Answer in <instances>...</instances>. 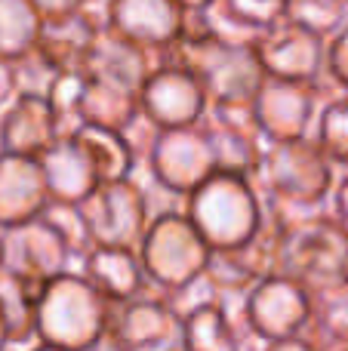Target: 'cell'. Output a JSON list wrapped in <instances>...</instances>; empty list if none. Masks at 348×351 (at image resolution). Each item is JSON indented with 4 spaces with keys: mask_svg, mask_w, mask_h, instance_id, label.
<instances>
[{
    "mask_svg": "<svg viewBox=\"0 0 348 351\" xmlns=\"http://www.w3.org/2000/svg\"><path fill=\"white\" fill-rule=\"evenodd\" d=\"M339 170L314 136L287 142H269L253 185L262 194L265 210H271L281 222L306 216L330 206V194L336 188Z\"/></svg>",
    "mask_w": 348,
    "mask_h": 351,
    "instance_id": "6da1fadb",
    "label": "cell"
},
{
    "mask_svg": "<svg viewBox=\"0 0 348 351\" xmlns=\"http://www.w3.org/2000/svg\"><path fill=\"white\" fill-rule=\"evenodd\" d=\"M145 167L160 191L182 200L191 191H197L210 176L219 173V160H216L213 142L203 130V121L195 127L160 130Z\"/></svg>",
    "mask_w": 348,
    "mask_h": 351,
    "instance_id": "ba28073f",
    "label": "cell"
},
{
    "mask_svg": "<svg viewBox=\"0 0 348 351\" xmlns=\"http://www.w3.org/2000/svg\"><path fill=\"white\" fill-rule=\"evenodd\" d=\"M287 22L330 40L348 25V0H287Z\"/></svg>",
    "mask_w": 348,
    "mask_h": 351,
    "instance_id": "4dcf8cb0",
    "label": "cell"
},
{
    "mask_svg": "<svg viewBox=\"0 0 348 351\" xmlns=\"http://www.w3.org/2000/svg\"><path fill=\"white\" fill-rule=\"evenodd\" d=\"M43 287L12 274L0 265V311L6 317L12 348L37 346V302H40Z\"/></svg>",
    "mask_w": 348,
    "mask_h": 351,
    "instance_id": "d4e9b609",
    "label": "cell"
},
{
    "mask_svg": "<svg viewBox=\"0 0 348 351\" xmlns=\"http://www.w3.org/2000/svg\"><path fill=\"white\" fill-rule=\"evenodd\" d=\"M333 93H348V25L327 40V74Z\"/></svg>",
    "mask_w": 348,
    "mask_h": 351,
    "instance_id": "d590c367",
    "label": "cell"
},
{
    "mask_svg": "<svg viewBox=\"0 0 348 351\" xmlns=\"http://www.w3.org/2000/svg\"><path fill=\"white\" fill-rule=\"evenodd\" d=\"M225 3L259 31H269L287 19V0H225Z\"/></svg>",
    "mask_w": 348,
    "mask_h": 351,
    "instance_id": "e575fe53",
    "label": "cell"
},
{
    "mask_svg": "<svg viewBox=\"0 0 348 351\" xmlns=\"http://www.w3.org/2000/svg\"><path fill=\"white\" fill-rule=\"evenodd\" d=\"M158 65V56L151 49L139 47V43L127 40L121 37L117 31H111L105 25L102 37H99L96 49H92V59H90V77L105 80V84H114L123 86V90H133L139 93L145 86L148 74L154 71Z\"/></svg>",
    "mask_w": 348,
    "mask_h": 351,
    "instance_id": "603a6c76",
    "label": "cell"
},
{
    "mask_svg": "<svg viewBox=\"0 0 348 351\" xmlns=\"http://www.w3.org/2000/svg\"><path fill=\"white\" fill-rule=\"evenodd\" d=\"M59 139H62L59 121H55V111L47 96L18 93L0 111V152L40 158Z\"/></svg>",
    "mask_w": 348,
    "mask_h": 351,
    "instance_id": "ffe728a7",
    "label": "cell"
},
{
    "mask_svg": "<svg viewBox=\"0 0 348 351\" xmlns=\"http://www.w3.org/2000/svg\"><path fill=\"white\" fill-rule=\"evenodd\" d=\"M84 351H127V348H121L114 339H111V336H102L96 346H90V348H84Z\"/></svg>",
    "mask_w": 348,
    "mask_h": 351,
    "instance_id": "60d3db41",
    "label": "cell"
},
{
    "mask_svg": "<svg viewBox=\"0 0 348 351\" xmlns=\"http://www.w3.org/2000/svg\"><path fill=\"white\" fill-rule=\"evenodd\" d=\"M330 213L336 216V222L348 231V173L339 170V179H336V188L330 194Z\"/></svg>",
    "mask_w": 348,
    "mask_h": 351,
    "instance_id": "74e56055",
    "label": "cell"
},
{
    "mask_svg": "<svg viewBox=\"0 0 348 351\" xmlns=\"http://www.w3.org/2000/svg\"><path fill=\"white\" fill-rule=\"evenodd\" d=\"M18 96V80H16V65L12 59L0 56V111Z\"/></svg>",
    "mask_w": 348,
    "mask_h": 351,
    "instance_id": "f35d334b",
    "label": "cell"
},
{
    "mask_svg": "<svg viewBox=\"0 0 348 351\" xmlns=\"http://www.w3.org/2000/svg\"><path fill=\"white\" fill-rule=\"evenodd\" d=\"M277 274L299 280L308 293L348 284V231L330 206L284 225Z\"/></svg>",
    "mask_w": 348,
    "mask_h": 351,
    "instance_id": "3957f363",
    "label": "cell"
},
{
    "mask_svg": "<svg viewBox=\"0 0 348 351\" xmlns=\"http://www.w3.org/2000/svg\"><path fill=\"white\" fill-rule=\"evenodd\" d=\"M166 351H185V348H182V342H179V346H173V348H166Z\"/></svg>",
    "mask_w": 348,
    "mask_h": 351,
    "instance_id": "bcb514c9",
    "label": "cell"
},
{
    "mask_svg": "<svg viewBox=\"0 0 348 351\" xmlns=\"http://www.w3.org/2000/svg\"><path fill=\"white\" fill-rule=\"evenodd\" d=\"M188 10L176 0H105V25L164 59L179 43Z\"/></svg>",
    "mask_w": 348,
    "mask_h": 351,
    "instance_id": "9a60e30c",
    "label": "cell"
},
{
    "mask_svg": "<svg viewBox=\"0 0 348 351\" xmlns=\"http://www.w3.org/2000/svg\"><path fill=\"white\" fill-rule=\"evenodd\" d=\"M111 302L74 268L49 280L37 302V342L84 351L108 333Z\"/></svg>",
    "mask_w": 348,
    "mask_h": 351,
    "instance_id": "277c9868",
    "label": "cell"
},
{
    "mask_svg": "<svg viewBox=\"0 0 348 351\" xmlns=\"http://www.w3.org/2000/svg\"><path fill=\"white\" fill-rule=\"evenodd\" d=\"M0 265H3V228H0Z\"/></svg>",
    "mask_w": 348,
    "mask_h": 351,
    "instance_id": "f6af8a7d",
    "label": "cell"
},
{
    "mask_svg": "<svg viewBox=\"0 0 348 351\" xmlns=\"http://www.w3.org/2000/svg\"><path fill=\"white\" fill-rule=\"evenodd\" d=\"M203 130L213 142L222 173L250 176V179L256 176L269 139L259 127L253 105H210Z\"/></svg>",
    "mask_w": 348,
    "mask_h": 351,
    "instance_id": "2e32d148",
    "label": "cell"
},
{
    "mask_svg": "<svg viewBox=\"0 0 348 351\" xmlns=\"http://www.w3.org/2000/svg\"><path fill=\"white\" fill-rule=\"evenodd\" d=\"M281 237H284V222L275 213L265 210L262 225L247 243H240L234 250H213L203 274L219 290V302L222 299H244L256 284L277 274Z\"/></svg>",
    "mask_w": 348,
    "mask_h": 351,
    "instance_id": "9c48e42d",
    "label": "cell"
},
{
    "mask_svg": "<svg viewBox=\"0 0 348 351\" xmlns=\"http://www.w3.org/2000/svg\"><path fill=\"white\" fill-rule=\"evenodd\" d=\"M3 268L37 287H47L59 274L74 271L77 259L59 231L40 216L3 231Z\"/></svg>",
    "mask_w": 348,
    "mask_h": 351,
    "instance_id": "5bb4252c",
    "label": "cell"
},
{
    "mask_svg": "<svg viewBox=\"0 0 348 351\" xmlns=\"http://www.w3.org/2000/svg\"><path fill=\"white\" fill-rule=\"evenodd\" d=\"M164 59L188 65L201 77L210 105H253L259 86L269 77L256 47H238L213 37L195 12H188L182 37Z\"/></svg>",
    "mask_w": 348,
    "mask_h": 351,
    "instance_id": "7a4b0ae2",
    "label": "cell"
},
{
    "mask_svg": "<svg viewBox=\"0 0 348 351\" xmlns=\"http://www.w3.org/2000/svg\"><path fill=\"white\" fill-rule=\"evenodd\" d=\"M265 74L277 80L321 84L327 74V40L293 22H277L256 47Z\"/></svg>",
    "mask_w": 348,
    "mask_h": 351,
    "instance_id": "e0dca14e",
    "label": "cell"
},
{
    "mask_svg": "<svg viewBox=\"0 0 348 351\" xmlns=\"http://www.w3.org/2000/svg\"><path fill=\"white\" fill-rule=\"evenodd\" d=\"M185 351H244L240 333L222 302H210L182 317Z\"/></svg>",
    "mask_w": 348,
    "mask_h": 351,
    "instance_id": "4316f807",
    "label": "cell"
},
{
    "mask_svg": "<svg viewBox=\"0 0 348 351\" xmlns=\"http://www.w3.org/2000/svg\"><path fill=\"white\" fill-rule=\"evenodd\" d=\"M111 339L127 351H166L182 342V317L166 293L145 290L129 302H114L108 315Z\"/></svg>",
    "mask_w": 348,
    "mask_h": 351,
    "instance_id": "7c38bea8",
    "label": "cell"
},
{
    "mask_svg": "<svg viewBox=\"0 0 348 351\" xmlns=\"http://www.w3.org/2000/svg\"><path fill=\"white\" fill-rule=\"evenodd\" d=\"M312 136L336 164V170L348 173V93H333L330 99H324Z\"/></svg>",
    "mask_w": 348,
    "mask_h": 351,
    "instance_id": "f546056e",
    "label": "cell"
},
{
    "mask_svg": "<svg viewBox=\"0 0 348 351\" xmlns=\"http://www.w3.org/2000/svg\"><path fill=\"white\" fill-rule=\"evenodd\" d=\"M77 271L108 299L114 302H129V299L142 296L151 290V280L145 274L139 253L123 247H92L77 265Z\"/></svg>",
    "mask_w": 348,
    "mask_h": 351,
    "instance_id": "44dd1931",
    "label": "cell"
},
{
    "mask_svg": "<svg viewBox=\"0 0 348 351\" xmlns=\"http://www.w3.org/2000/svg\"><path fill=\"white\" fill-rule=\"evenodd\" d=\"M12 65H16L18 93H31V96H47L49 86H53V80L59 77V71H55L37 49L25 53L22 59H16Z\"/></svg>",
    "mask_w": 348,
    "mask_h": 351,
    "instance_id": "836d02e7",
    "label": "cell"
},
{
    "mask_svg": "<svg viewBox=\"0 0 348 351\" xmlns=\"http://www.w3.org/2000/svg\"><path fill=\"white\" fill-rule=\"evenodd\" d=\"M84 93H86V74H59V77L53 80V86H49L47 99L55 111L62 139L77 136L80 130H84V114H80Z\"/></svg>",
    "mask_w": 348,
    "mask_h": 351,
    "instance_id": "1f68e13d",
    "label": "cell"
},
{
    "mask_svg": "<svg viewBox=\"0 0 348 351\" xmlns=\"http://www.w3.org/2000/svg\"><path fill=\"white\" fill-rule=\"evenodd\" d=\"M139 105L142 114L158 130H179L195 127L207 117L210 96L201 77L188 65L173 59H158L145 86L139 90Z\"/></svg>",
    "mask_w": 348,
    "mask_h": 351,
    "instance_id": "30bf717a",
    "label": "cell"
},
{
    "mask_svg": "<svg viewBox=\"0 0 348 351\" xmlns=\"http://www.w3.org/2000/svg\"><path fill=\"white\" fill-rule=\"evenodd\" d=\"M49 185L40 158L0 152V228H16L40 219L49 206Z\"/></svg>",
    "mask_w": 348,
    "mask_h": 351,
    "instance_id": "d6986e66",
    "label": "cell"
},
{
    "mask_svg": "<svg viewBox=\"0 0 348 351\" xmlns=\"http://www.w3.org/2000/svg\"><path fill=\"white\" fill-rule=\"evenodd\" d=\"M265 351H318L306 336H293V339H281V342H269Z\"/></svg>",
    "mask_w": 348,
    "mask_h": 351,
    "instance_id": "ab89813d",
    "label": "cell"
},
{
    "mask_svg": "<svg viewBox=\"0 0 348 351\" xmlns=\"http://www.w3.org/2000/svg\"><path fill=\"white\" fill-rule=\"evenodd\" d=\"M80 114H84V127H102V130H114V133H127L136 123V117L142 114L139 93L105 84V80H96L86 74V93H84Z\"/></svg>",
    "mask_w": 348,
    "mask_h": 351,
    "instance_id": "cb8c5ba5",
    "label": "cell"
},
{
    "mask_svg": "<svg viewBox=\"0 0 348 351\" xmlns=\"http://www.w3.org/2000/svg\"><path fill=\"white\" fill-rule=\"evenodd\" d=\"M43 219L59 231V237L68 243V250L74 253L77 265L84 262V256L96 247L90 234V225H86V216L80 210V204H62V200H49V206L43 210Z\"/></svg>",
    "mask_w": 348,
    "mask_h": 351,
    "instance_id": "d6a6232c",
    "label": "cell"
},
{
    "mask_svg": "<svg viewBox=\"0 0 348 351\" xmlns=\"http://www.w3.org/2000/svg\"><path fill=\"white\" fill-rule=\"evenodd\" d=\"M10 348V330H6V317L3 311H0V351Z\"/></svg>",
    "mask_w": 348,
    "mask_h": 351,
    "instance_id": "b9f144b4",
    "label": "cell"
},
{
    "mask_svg": "<svg viewBox=\"0 0 348 351\" xmlns=\"http://www.w3.org/2000/svg\"><path fill=\"white\" fill-rule=\"evenodd\" d=\"M244 321L262 342L302 336L312 321V293L299 280L271 274L247 293Z\"/></svg>",
    "mask_w": 348,
    "mask_h": 351,
    "instance_id": "4fadbf2b",
    "label": "cell"
},
{
    "mask_svg": "<svg viewBox=\"0 0 348 351\" xmlns=\"http://www.w3.org/2000/svg\"><path fill=\"white\" fill-rule=\"evenodd\" d=\"M90 225V234L96 247H123L139 253L142 241L148 234V225L154 219L148 191L133 179L102 182L90 197L80 204Z\"/></svg>",
    "mask_w": 348,
    "mask_h": 351,
    "instance_id": "52a82bcc",
    "label": "cell"
},
{
    "mask_svg": "<svg viewBox=\"0 0 348 351\" xmlns=\"http://www.w3.org/2000/svg\"><path fill=\"white\" fill-rule=\"evenodd\" d=\"M102 31H105V0L102 6H96V0H92L86 10L74 12V16L43 22L34 49L59 74H86L90 71L92 49H96Z\"/></svg>",
    "mask_w": 348,
    "mask_h": 351,
    "instance_id": "ac0fdd59",
    "label": "cell"
},
{
    "mask_svg": "<svg viewBox=\"0 0 348 351\" xmlns=\"http://www.w3.org/2000/svg\"><path fill=\"white\" fill-rule=\"evenodd\" d=\"M28 351H62V348H55V346H43V342H37V346H31Z\"/></svg>",
    "mask_w": 348,
    "mask_h": 351,
    "instance_id": "ee69618b",
    "label": "cell"
},
{
    "mask_svg": "<svg viewBox=\"0 0 348 351\" xmlns=\"http://www.w3.org/2000/svg\"><path fill=\"white\" fill-rule=\"evenodd\" d=\"M324 80L321 84H299V80H277L265 77L253 99V111L269 142H287V139H306L314 133V121L330 99Z\"/></svg>",
    "mask_w": 348,
    "mask_h": 351,
    "instance_id": "8fae6325",
    "label": "cell"
},
{
    "mask_svg": "<svg viewBox=\"0 0 348 351\" xmlns=\"http://www.w3.org/2000/svg\"><path fill=\"white\" fill-rule=\"evenodd\" d=\"M176 3H182L188 12H195V10H203V6H210L213 0H176Z\"/></svg>",
    "mask_w": 348,
    "mask_h": 351,
    "instance_id": "7bdbcfd3",
    "label": "cell"
},
{
    "mask_svg": "<svg viewBox=\"0 0 348 351\" xmlns=\"http://www.w3.org/2000/svg\"><path fill=\"white\" fill-rule=\"evenodd\" d=\"M40 167L47 176L49 197L62 200V204H84L99 185V170L86 148L77 142V136L59 139L49 152L40 154Z\"/></svg>",
    "mask_w": 348,
    "mask_h": 351,
    "instance_id": "7402d4cb",
    "label": "cell"
},
{
    "mask_svg": "<svg viewBox=\"0 0 348 351\" xmlns=\"http://www.w3.org/2000/svg\"><path fill=\"white\" fill-rule=\"evenodd\" d=\"M31 3L40 12L43 22H49V19H65V16H74V12L86 10L92 0H31Z\"/></svg>",
    "mask_w": 348,
    "mask_h": 351,
    "instance_id": "8d00e7d4",
    "label": "cell"
},
{
    "mask_svg": "<svg viewBox=\"0 0 348 351\" xmlns=\"http://www.w3.org/2000/svg\"><path fill=\"white\" fill-rule=\"evenodd\" d=\"M77 142L86 148V154L92 158L102 182H117V179H133L136 160L133 148H129L127 136L114 133V130H102V127H84L77 133Z\"/></svg>",
    "mask_w": 348,
    "mask_h": 351,
    "instance_id": "83f0119b",
    "label": "cell"
},
{
    "mask_svg": "<svg viewBox=\"0 0 348 351\" xmlns=\"http://www.w3.org/2000/svg\"><path fill=\"white\" fill-rule=\"evenodd\" d=\"M43 19L31 0H0V56L22 59L37 47Z\"/></svg>",
    "mask_w": 348,
    "mask_h": 351,
    "instance_id": "f1b7e54d",
    "label": "cell"
},
{
    "mask_svg": "<svg viewBox=\"0 0 348 351\" xmlns=\"http://www.w3.org/2000/svg\"><path fill=\"white\" fill-rule=\"evenodd\" d=\"M213 247L203 241L185 210H160L148 225L139 259L154 290L176 293L197 280L210 265Z\"/></svg>",
    "mask_w": 348,
    "mask_h": 351,
    "instance_id": "8992f818",
    "label": "cell"
},
{
    "mask_svg": "<svg viewBox=\"0 0 348 351\" xmlns=\"http://www.w3.org/2000/svg\"><path fill=\"white\" fill-rule=\"evenodd\" d=\"M306 336L318 351H348V284L312 293Z\"/></svg>",
    "mask_w": 348,
    "mask_h": 351,
    "instance_id": "484cf974",
    "label": "cell"
},
{
    "mask_svg": "<svg viewBox=\"0 0 348 351\" xmlns=\"http://www.w3.org/2000/svg\"><path fill=\"white\" fill-rule=\"evenodd\" d=\"M185 213L213 250H234L259 231L265 216L262 194L250 176L216 173L185 197Z\"/></svg>",
    "mask_w": 348,
    "mask_h": 351,
    "instance_id": "5b68a950",
    "label": "cell"
}]
</instances>
